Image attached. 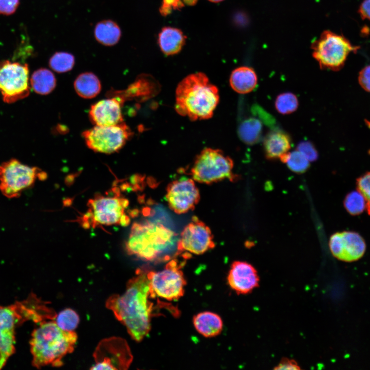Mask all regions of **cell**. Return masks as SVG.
<instances>
[{"instance_id":"cell-20","label":"cell","mask_w":370,"mask_h":370,"mask_svg":"<svg viewBox=\"0 0 370 370\" xmlns=\"http://www.w3.org/2000/svg\"><path fill=\"white\" fill-rule=\"evenodd\" d=\"M264 150L267 159H280L289 152L291 139L285 132L274 130L269 132L263 141Z\"/></svg>"},{"instance_id":"cell-2","label":"cell","mask_w":370,"mask_h":370,"mask_svg":"<svg viewBox=\"0 0 370 370\" xmlns=\"http://www.w3.org/2000/svg\"><path fill=\"white\" fill-rule=\"evenodd\" d=\"M219 100L218 89L203 73L196 72L184 78L175 94L177 113L193 121L207 119L213 115Z\"/></svg>"},{"instance_id":"cell-26","label":"cell","mask_w":370,"mask_h":370,"mask_svg":"<svg viewBox=\"0 0 370 370\" xmlns=\"http://www.w3.org/2000/svg\"><path fill=\"white\" fill-rule=\"evenodd\" d=\"M30 84L33 90L42 95L50 93L56 86V79L53 73L48 69L41 68L32 73Z\"/></svg>"},{"instance_id":"cell-31","label":"cell","mask_w":370,"mask_h":370,"mask_svg":"<svg viewBox=\"0 0 370 370\" xmlns=\"http://www.w3.org/2000/svg\"><path fill=\"white\" fill-rule=\"evenodd\" d=\"M344 206L348 213L357 215L366 209V202L363 195L357 190L347 194L344 200Z\"/></svg>"},{"instance_id":"cell-6","label":"cell","mask_w":370,"mask_h":370,"mask_svg":"<svg viewBox=\"0 0 370 370\" xmlns=\"http://www.w3.org/2000/svg\"><path fill=\"white\" fill-rule=\"evenodd\" d=\"M233 162L219 149L206 148L196 156L191 175L194 180L207 184L228 179L234 180Z\"/></svg>"},{"instance_id":"cell-10","label":"cell","mask_w":370,"mask_h":370,"mask_svg":"<svg viewBox=\"0 0 370 370\" xmlns=\"http://www.w3.org/2000/svg\"><path fill=\"white\" fill-rule=\"evenodd\" d=\"M27 64L4 60L0 62V92L4 101L14 103L30 93Z\"/></svg>"},{"instance_id":"cell-9","label":"cell","mask_w":370,"mask_h":370,"mask_svg":"<svg viewBox=\"0 0 370 370\" xmlns=\"http://www.w3.org/2000/svg\"><path fill=\"white\" fill-rule=\"evenodd\" d=\"M150 298L158 297L169 301L177 300L183 295L186 282L178 261L172 260L160 271H149Z\"/></svg>"},{"instance_id":"cell-16","label":"cell","mask_w":370,"mask_h":370,"mask_svg":"<svg viewBox=\"0 0 370 370\" xmlns=\"http://www.w3.org/2000/svg\"><path fill=\"white\" fill-rule=\"evenodd\" d=\"M21 323L14 304L0 306V369L15 351V328Z\"/></svg>"},{"instance_id":"cell-4","label":"cell","mask_w":370,"mask_h":370,"mask_svg":"<svg viewBox=\"0 0 370 370\" xmlns=\"http://www.w3.org/2000/svg\"><path fill=\"white\" fill-rule=\"evenodd\" d=\"M176 234L159 223L145 221L133 224L125 243L127 253L149 261H166L172 257Z\"/></svg>"},{"instance_id":"cell-17","label":"cell","mask_w":370,"mask_h":370,"mask_svg":"<svg viewBox=\"0 0 370 370\" xmlns=\"http://www.w3.org/2000/svg\"><path fill=\"white\" fill-rule=\"evenodd\" d=\"M227 281L230 288L237 294H246L258 286L260 278L251 264L237 261L231 265Z\"/></svg>"},{"instance_id":"cell-39","label":"cell","mask_w":370,"mask_h":370,"mask_svg":"<svg viewBox=\"0 0 370 370\" xmlns=\"http://www.w3.org/2000/svg\"><path fill=\"white\" fill-rule=\"evenodd\" d=\"M358 12L362 20L370 21V0H364L359 6Z\"/></svg>"},{"instance_id":"cell-14","label":"cell","mask_w":370,"mask_h":370,"mask_svg":"<svg viewBox=\"0 0 370 370\" xmlns=\"http://www.w3.org/2000/svg\"><path fill=\"white\" fill-rule=\"evenodd\" d=\"M165 198L170 209L181 214L194 209L200 194L193 180L183 178L168 184Z\"/></svg>"},{"instance_id":"cell-13","label":"cell","mask_w":370,"mask_h":370,"mask_svg":"<svg viewBox=\"0 0 370 370\" xmlns=\"http://www.w3.org/2000/svg\"><path fill=\"white\" fill-rule=\"evenodd\" d=\"M213 239L210 229L194 216L181 233L177 245L178 253L187 251L196 255L202 254L214 247Z\"/></svg>"},{"instance_id":"cell-40","label":"cell","mask_w":370,"mask_h":370,"mask_svg":"<svg viewBox=\"0 0 370 370\" xmlns=\"http://www.w3.org/2000/svg\"><path fill=\"white\" fill-rule=\"evenodd\" d=\"M198 0H182L184 4L188 6H194L196 5Z\"/></svg>"},{"instance_id":"cell-22","label":"cell","mask_w":370,"mask_h":370,"mask_svg":"<svg viewBox=\"0 0 370 370\" xmlns=\"http://www.w3.org/2000/svg\"><path fill=\"white\" fill-rule=\"evenodd\" d=\"M257 83V75L254 69L248 66H240L232 71L230 84L236 92L245 94L252 91Z\"/></svg>"},{"instance_id":"cell-7","label":"cell","mask_w":370,"mask_h":370,"mask_svg":"<svg viewBox=\"0 0 370 370\" xmlns=\"http://www.w3.org/2000/svg\"><path fill=\"white\" fill-rule=\"evenodd\" d=\"M128 204L127 199L119 195L98 194L87 203L88 209L84 216V223L90 222L89 225L93 227L119 224L128 225L130 219L124 213Z\"/></svg>"},{"instance_id":"cell-25","label":"cell","mask_w":370,"mask_h":370,"mask_svg":"<svg viewBox=\"0 0 370 370\" xmlns=\"http://www.w3.org/2000/svg\"><path fill=\"white\" fill-rule=\"evenodd\" d=\"M74 88L77 94L85 99H91L101 91V83L93 73L85 72L79 75L74 82Z\"/></svg>"},{"instance_id":"cell-24","label":"cell","mask_w":370,"mask_h":370,"mask_svg":"<svg viewBox=\"0 0 370 370\" xmlns=\"http://www.w3.org/2000/svg\"><path fill=\"white\" fill-rule=\"evenodd\" d=\"M94 35L96 40L101 44L112 46L119 41L121 36V31L116 22L111 20H106L96 24Z\"/></svg>"},{"instance_id":"cell-5","label":"cell","mask_w":370,"mask_h":370,"mask_svg":"<svg viewBox=\"0 0 370 370\" xmlns=\"http://www.w3.org/2000/svg\"><path fill=\"white\" fill-rule=\"evenodd\" d=\"M358 46H353L342 34L330 30H324L320 37L311 44L312 57L320 68L332 71L340 70L351 52H356Z\"/></svg>"},{"instance_id":"cell-27","label":"cell","mask_w":370,"mask_h":370,"mask_svg":"<svg viewBox=\"0 0 370 370\" xmlns=\"http://www.w3.org/2000/svg\"><path fill=\"white\" fill-rule=\"evenodd\" d=\"M262 129V124L260 120L255 118H249L239 125L238 136L246 144H253L260 139Z\"/></svg>"},{"instance_id":"cell-35","label":"cell","mask_w":370,"mask_h":370,"mask_svg":"<svg viewBox=\"0 0 370 370\" xmlns=\"http://www.w3.org/2000/svg\"><path fill=\"white\" fill-rule=\"evenodd\" d=\"M184 6L182 0H162L159 11L163 16L170 14L173 10L179 9Z\"/></svg>"},{"instance_id":"cell-36","label":"cell","mask_w":370,"mask_h":370,"mask_svg":"<svg viewBox=\"0 0 370 370\" xmlns=\"http://www.w3.org/2000/svg\"><path fill=\"white\" fill-rule=\"evenodd\" d=\"M20 5V0H0V14H13Z\"/></svg>"},{"instance_id":"cell-3","label":"cell","mask_w":370,"mask_h":370,"mask_svg":"<svg viewBox=\"0 0 370 370\" xmlns=\"http://www.w3.org/2000/svg\"><path fill=\"white\" fill-rule=\"evenodd\" d=\"M77 338L74 331L62 330L54 321L41 323L30 341L32 365L38 368L62 366L63 358L73 351Z\"/></svg>"},{"instance_id":"cell-12","label":"cell","mask_w":370,"mask_h":370,"mask_svg":"<svg viewBox=\"0 0 370 370\" xmlns=\"http://www.w3.org/2000/svg\"><path fill=\"white\" fill-rule=\"evenodd\" d=\"M93 356L95 364L90 369H127L133 358L126 340L115 337L101 341Z\"/></svg>"},{"instance_id":"cell-41","label":"cell","mask_w":370,"mask_h":370,"mask_svg":"<svg viewBox=\"0 0 370 370\" xmlns=\"http://www.w3.org/2000/svg\"><path fill=\"white\" fill-rule=\"evenodd\" d=\"M208 1H209L211 2H213V3H218V2H221L224 0H208Z\"/></svg>"},{"instance_id":"cell-23","label":"cell","mask_w":370,"mask_h":370,"mask_svg":"<svg viewBox=\"0 0 370 370\" xmlns=\"http://www.w3.org/2000/svg\"><path fill=\"white\" fill-rule=\"evenodd\" d=\"M196 330L205 337H213L219 335L223 327V321L217 314L205 311L199 313L193 318Z\"/></svg>"},{"instance_id":"cell-1","label":"cell","mask_w":370,"mask_h":370,"mask_svg":"<svg viewBox=\"0 0 370 370\" xmlns=\"http://www.w3.org/2000/svg\"><path fill=\"white\" fill-rule=\"evenodd\" d=\"M147 272L138 269L135 275L128 281L125 292L110 296L106 302V307L113 311L137 342L142 341L151 329L153 304L149 300Z\"/></svg>"},{"instance_id":"cell-8","label":"cell","mask_w":370,"mask_h":370,"mask_svg":"<svg viewBox=\"0 0 370 370\" xmlns=\"http://www.w3.org/2000/svg\"><path fill=\"white\" fill-rule=\"evenodd\" d=\"M46 173L11 159L0 165V191L9 198L18 197L22 192L34 183L37 178L45 179Z\"/></svg>"},{"instance_id":"cell-29","label":"cell","mask_w":370,"mask_h":370,"mask_svg":"<svg viewBox=\"0 0 370 370\" xmlns=\"http://www.w3.org/2000/svg\"><path fill=\"white\" fill-rule=\"evenodd\" d=\"M74 55L69 52L60 51L54 53L50 58L49 65L57 72L63 73L71 70L75 65Z\"/></svg>"},{"instance_id":"cell-11","label":"cell","mask_w":370,"mask_h":370,"mask_svg":"<svg viewBox=\"0 0 370 370\" xmlns=\"http://www.w3.org/2000/svg\"><path fill=\"white\" fill-rule=\"evenodd\" d=\"M87 146L96 152L111 154L119 151L132 136L124 122L112 126L95 125L82 133Z\"/></svg>"},{"instance_id":"cell-34","label":"cell","mask_w":370,"mask_h":370,"mask_svg":"<svg viewBox=\"0 0 370 370\" xmlns=\"http://www.w3.org/2000/svg\"><path fill=\"white\" fill-rule=\"evenodd\" d=\"M297 150L301 153L309 161H314L318 157V153L313 145L309 141L301 142Z\"/></svg>"},{"instance_id":"cell-19","label":"cell","mask_w":370,"mask_h":370,"mask_svg":"<svg viewBox=\"0 0 370 370\" xmlns=\"http://www.w3.org/2000/svg\"><path fill=\"white\" fill-rule=\"evenodd\" d=\"M14 305L22 323L31 320L41 323L47 320L55 319L57 316L53 309L48 307L45 302L33 293L23 301L16 302Z\"/></svg>"},{"instance_id":"cell-28","label":"cell","mask_w":370,"mask_h":370,"mask_svg":"<svg viewBox=\"0 0 370 370\" xmlns=\"http://www.w3.org/2000/svg\"><path fill=\"white\" fill-rule=\"evenodd\" d=\"M280 160L295 173H304L310 165V161L298 150L288 152Z\"/></svg>"},{"instance_id":"cell-30","label":"cell","mask_w":370,"mask_h":370,"mask_svg":"<svg viewBox=\"0 0 370 370\" xmlns=\"http://www.w3.org/2000/svg\"><path fill=\"white\" fill-rule=\"evenodd\" d=\"M299 105L296 96L289 92L280 94L276 98L275 107L276 110L282 115H287L295 112Z\"/></svg>"},{"instance_id":"cell-15","label":"cell","mask_w":370,"mask_h":370,"mask_svg":"<svg viewBox=\"0 0 370 370\" xmlns=\"http://www.w3.org/2000/svg\"><path fill=\"white\" fill-rule=\"evenodd\" d=\"M329 247L334 257L345 262L359 260L366 250V244L363 237L353 231L334 233L330 237Z\"/></svg>"},{"instance_id":"cell-33","label":"cell","mask_w":370,"mask_h":370,"mask_svg":"<svg viewBox=\"0 0 370 370\" xmlns=\"http://www.w3.org/2000/svg\"><path fill=\"white\" fill-rule=\"evenodd\" d=\"M357 189L363 196L366 202V210L370 215V172L357 179Z\"/></svg>"},{"instance_id":"cell-37","label":"cell","mask_w":370,"mask_h":370,"mask_svg":"<svg viewBox=\"0 0 370 370\" xmlns=\"http://www.w3.org/2000/svg\"><path fill=\"white\" fill-rule=\"evenodd\" d=\"M358 82L364 90L370 92V65L364 67L359 72Z\"/></svg>"},{"instance_id":"cell-32","label":"cell","mask_w":370,"mask_h":370,"mask_svg":"<svg viewBox=\"0 0 370 370\" xmlns=\"http://www.w3.org/2000/svg\"><path fill=\"white\" fill-rule=\"evenodd\" d=\"M55 319L57 325L65 331H73L77 327L80 321L79 315L71 308L62 310Z\"/></svg>"},{"instance_id":"cell-18","label":"cell","mask_w":370,"mask_h":370,"mask_svg":"<svg viewBox=\"0 0 370 370\" xmlns=\"http://www.w3.org/2000/svg\"><path fill=\"white\" fill-rule=\"evenodd\" d=\"M123 102L112 97L92 104L89 112L91 122L98 126H112L123 122L121 112Z\"/></svg>"},{"instance_id":"cell-38","label":"cell","mask_w":370,"mask_h":370,"mask_svg":"<svg viewBox=\"0 0 370 370\" xmlns=\"http://www.w3.org/2000/svg\"><path fill=\"white\" fill-rule=\"evenodd\" d=\"M274 369H290L297 370L301 369L298 363L292 359H283L274 368Z\"/></svg>"},{"instance_id":"cell-21","label":"cell","mask_w":370,"mask_h":370,"mask_svg":"<svg viewBox=\"0 0 370 370\" xmlns=\"http://www.w3.org/2000/svg\"><path fill=\"white\" fill-rule=\"evenodd\" d=\"M186 40V36L181 30L172 27L162 28L158 38L161 51L167 55L179 53L184 45Z\"/></svg>"}]
</instances>
